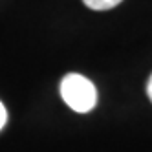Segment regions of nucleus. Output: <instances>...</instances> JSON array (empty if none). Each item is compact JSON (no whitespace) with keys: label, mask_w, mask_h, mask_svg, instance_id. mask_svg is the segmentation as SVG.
<instances>
[{"label":"nucleus","mask_w":152,"mask_h":152,"mask_svg":"<svg viewBox=\"0 0 152 152\" xmlns=\"http://www.w3.org/2000/svg\"><path fill=\"white\" fill-rule=\"evenodd\" d=\"M61 95L72 110L86 114L97 103V90L90 79L79 73H68L61 83Z\"/></svg>","instance_id":"f257e3e1"},{"label":"nucleus","mask_w":152,"mask_h":152,"mask_svg":"<svg viewBox=\"0 0 152 152\" xmlns=\"http://www.w3.org/2000/svg\"><path fill=\"white\" fill-rule=\"evenodd\" d=\"M83 2L90 9H95V11H106V9H112V7L119 6L123 0H83Z\"/></svg>","instance_id":"f03ea898"},{"label":"nucleus","mask_w":152,"mask_h":152,"mask_svg":"<svg viewBox=\"0 0 152 152\" xmlns=\"http://www.w3.org/2000/svg\"><path fill=\"white\" fill-rule=\"evenodd\" d=\"M6 119H7V112H6L4 104L0 103V130H2V126L6 125Z\"/></svg>","instance_id":"7ed1b4c3"},{"label":"nucleus","mask_w":152,"mask_h":152,"mask_svg":"<svg viewBox=\"0 0 152 152\" xmlns=\"http://www.w3.org/2000/svg\"><path fill=\"white\" fill-rule=\"evenodd\" d=\"M147 94H148V99L152 101V75H150V79H148V84H147Z\"/></svg>","instance_id":"20e7f679"}]
</instances>
